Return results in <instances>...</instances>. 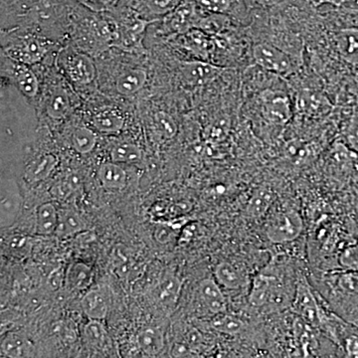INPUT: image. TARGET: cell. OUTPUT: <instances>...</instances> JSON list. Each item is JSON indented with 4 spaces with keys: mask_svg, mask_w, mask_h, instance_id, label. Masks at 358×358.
<instances>
[{
    "mask_svg": "<svg viewBox=\"0 0 358 358\" xmlns=\"http://www.w3.org/2000/svg\"><path fill=\"white\" fill-rule=\"evenodd\" d=\"M171 353L173 357H192L195 355L194 350L186 343H176Z\"/></svg>",
    "mask_w": 358,
    "mask_h": 358,
    "instance_id": "7bdbcfd3",
    "label": "cell"
},
{
    "mask_svg": "<svg viewBox=\"0 0 358 358\" xmlns=\"http://www.w3.org/2000/svg\"><path fill=\"white\" fill-rule=\"evenodd\" d=\"M157 18L148 20L131 11L119 21V38L115 46L126 51L140 50L143 47L141 44L148 25L157 22Z\"/></svg>",
    "mask_w": 358,
    "mask_h": 358,
    "instance_id": "30bf717a",
    "label": "cell"
},
{
    "mask_svg": "<svg viewBox=\"0 0 358 358\" xmlns=\"http://www.w3.org/2000/svg\"><path fill=\"white\" fill-rule=\"evenodd\" d=\"M182 281L178 275L169 274L162 278L157 288V298L162 305L174 307L180 296Z\"/></svg>",
    "mask_w": 358,
    "mask_h": 358,
    "instance_id": "d4e9b609",
    "label": "cell"
},
{
    "mask_svg": "<svg viewBox=\"0 0 358 358\" xmlns=\"http://www.w3.org/2000/svg\"><path fill=\"white\" fill-rule=\"evenodd\" d=\"M210 327L214 331L225 336H236L244 331L246 324L243 320L227 312L212 317Z\"/></svg>",
    "mask_w": 358,
    "mask_h": 358,
    "instance_id": "83f0119b",
    "label": "cell"
},
{
    "mask_svg": "<svg viewBox=\"0 0 358 358\" xmlns=\"http://www.w3.org/2000/svg\"><path fill=\"white\" fill-rule=\"evenodd\" d=\"M80 33V43L86 53L99 54L115 46L119 38V22L110 16H96L84 23Z\"/></svg>",
    "mask_w": 358,
    "mask_h": 358,
    "instance_id": "7a4b0ae2",
    "label": "cell"
},
{
    "mask_svg": "<svg viewBox=\"0 0 358 358\" xmlns=\"http://www.w3.org/2000/svg\"><path fill=\"white\" fill-rule=\"evenodd\" d=\"M78 2L96 13H107L115 8L120 0H77Z\"/></svg>",
    "mask_w": 358,
    "mask_h": 358,
    "instance_id": "b9f144b4",
    "label": "cell"
},
{
    "mask_svg": "<svg viewBox=\"0 0 358 358\" xmlns=\"http://www.w3.org/2000/svg\"><path fill=\"white\" fill-rule=\"evenodd\" d=\"M345 145L358 154V108L353 110L343 129Z\"/></svg>",
    "mask_w": 358,
    "mask_h": 358,
    "instance_id": "74e56055",
    "label": "cell"
},
{
    "mask_svg": "<svg viewBox=\"0 0 358 358\" xmlns=\"http://www.w3.org/2000/svg\"><path fill=\"white\" fill-rule=\"evenodd\" d=\"M197 6L204 13L224 15H245L247 4L245 0H196Z\"/></svg>",
    "mask_w": 358,
    "mask_h": 358,
    "instance_id": "603a6c76",
    "label": "cell"
},
{
    "mask_svg": "<svg viewBox=\"0 0 358 358\" xmlns=\"http://www.w3.org/2000/svg\"><path fill=\"white\" fill-rule=\"evenodd\" d=\"M336 46L341 58L352 66H358V27H346L336 34Z\"/></svg>",
    "mask_w": 358,
    "mask_h": 358,
    "instance_id": "2e32d148",
    "label": "cell"
},
{
    "mask_svg": "<svg viewBox=\"0 0 358 358\" xmlns=\"http://www.w3.org/2000/svg\"><path fill=\"white\" fill-rule=\"evenodd\" d=\"M182 0H141L143 8L155 17H164L180 4Z\"/></svg>",
    "mask_w": 358,
    "mask_h": 358,
    "instance_id": "8d00e7d4",
    "label": "cell"
},
{
    "mask_svg": "<svg viewBox=\"0 0 358 358\" xmlns=\"http://www.w3.org/2000/svg\"><path fill=\"white\" fill-rule=\"evenodd\" d=\"M148 81L147 71L134 68L122 72L115 81V89L122 96H133L138 93Z\"/></svg>",
    "mask_w": 358,
    "mask_h": 358,
    "instance_id": "d6986e66",
    "label": "cell"
},
{
    "mask_svg": "<svg viewBox=\"0 0 358 358\" xmlns=\"http://www.w3.org/2000/svg\"><path fill=\"white\" fill-rule=\"evenodd\" d=\"M110 159L117 164H138L143 159V152L131 143H121L110 150Z\"/></svg>",
    "mask_w": 358,
    "mask_h": 358,
    "instance_id": "836d02e7",
    "label": "cell"
},
{
    "mask_svg": "<svg viewBox=\"0 0 358 358\" xmlns=\"http://www.w3.org/2000/svg\"><path fill=\"white\" fill-rule=\"evenodd\" d=\"M1 64V72L6 73V76L13 80L23 95L27 98H34L37 95L39 90L38 79L29 65L16 62L7 56L2 59Z\"/></svg>",
    "mask_w": 358,
    "mask_h": 358,
    "instance_id": "4fadbf2b",
    "label": "cell"
},
{
    "mask_svg": "<svg viewBox=\"0 0 358 358\" xmlns=\"http://www.w3.org/2000/svg\"><path fill=\"white\" fill-rule=\"evenodd\" d=\"M230 18V16L224 14L204 13L196 28L211 36H219L224 32L229 31L232 26Z\"/></svg>",
    "mask_w": 358,
    "mask_h": 358,
    "instance_id": "4dcf8cb0",
    "label": "cell"
},
{
    "mask_svg": "<svg viewBox=\"0 0 358 358\" xmlns=\"http://www.w3.org/2000/svg\"><path fill=\"white\" fill-rule=\"evenodd\" d=\"M65 275L63 274L62 270L58 268V270L54 271L49 275L48 284L51 289H57L62 286V282L65 281Z\"/></svg>",
    "mask_w": 358,
    "mask_h": 358,
    "instance_id": "ee69618b",
    "label": "cell"
},
{
    "mask_svg": "<svg viewBox=\"0 0 358 358\" xmlns=\"http://www.w3.org/2000/svg\"><path fill=\"white\" fill-rule=\"evenodd\" d=\"M203 13L196 0H182L174 10L162 17L159 32L167 35L183 34L197 27Z\"/></svg>",
    "mask_w": 358,
    "mask_h": 358,
    "instance_id": "52a82bcc",
    "label": "cell"
},
{
    "mask_svg": "<svg viewBox=\"0 0 358 358\" xmlns=\"http://www.w3.org/2000/svg\"><path fill=\"white\" fill-rule=\"evenodd\" d=\"M98 178L107 189L122 190L127 185L128 176L124 169L117 162H105L98 169Z\"/></svg>",
    "mask_w": 358,
    "mask_h": 358,
    "instance_id": "44dd1931",
    "label": "cell"
},
{
    "mask_svg": "<svg viewBox=\"0 0 358 358\" xmlns=\"http://www.w3.org/2000/svg\"><path fill=\"white\" fill-rule=\"evenodd\" d=\"M176 42L181 48L199 60L211 62V59H213L217 51L215 38L199 28H193L189 31L178 35Z\"/></svg>",
    "mask_w": 358,
    "mask_h": 358,
    "instance_id": "8fae6325",
    "label": "cell"
},
{
    "mask_svg": "<svg viewBox=\"0 0 358 358\" xmlns=\"http://www.w3.org/2000/svg\"><path fill=\"white\" fill-rule=\"evenodd\" d=\"M59 64L71 81L76 84H91L96 76L95 63L86 52L66 49L59 56Z\"/></svg>",
    "mask_w": 358,
    "mask_h": 358,
    "instance_id": "9c48e42d",
    "label": "cell"
},
{
    "mask_svg": "<svg viewBox=\"0 0 358 358\" xmlns=\"http://www.w3.org/2000/svg\"><path fill=\"white\" fill-rule=\"evenodd\" d=\"M260 112L266 122L285 126L293 117V105L286 92L267 89L259 95Z\"/></svg>",
    "mask_w": 358,
    "mask_h": 358,
    "instance_id": "8992f818",
    "label": "cell"
},
{
    "mask_svg": "<svg viewBox=\"0 0 358 358\" xmlns=\"http://www.w3.org/2000/svg\"><path fill=\"white\" fill-rule=\"evenodd\" d=\"M264 230L272 243H291L303 233V220L301 214L294 209H279L268 215Z\"/></svg>",
    "mask_w": 358,
    "mask_h": 358,
    "instance_id": "277c9868",
    "label": "cell"
},
{
    "mask_svg": "<svg viewBox=\"0 0 358 358\" xmlns=\"http://www.w3.org/2000/svg\"><path fill=\"white\" fill-rule=\"evenodd\" d=\"M294 313L303 322H307L313 329H319L324 320L327 308H324L317 298L315 291L310 288L307 280L299 279L296 282V296L293 307Z\"/></svg>",
    "mask_w": 358,
    "mask_h": 358,
    "instance_id": "ba28073f",
    "label": "cell"
},
{
    "mask_svg": "<svg viewBox=\"0 0 358 358\" xmlns=\"http://www.w3.org/2000/svg\"><path fill=\"white\" fill-rule=\"evenodd\" d=\"M313 6L319 7L324 6L326 3H334V2H338V0H308Z\"/></svg>",
    "mask_w": 358,
    "mask_h": 358,
    "instance_id": "bcb514c9",
    "label": "cell"
},
{
    "mask_svg": "<svg viewBox=\"0 0 358 358\" xmlns=\"http://www.w3.org/2000/svg\"><path fill=\"white\" fill-rule=\"evenodd\" d=\"M98 136L93 129L87 127H77L71 134V145L80 155H88L95 150Z\"/></svg>",
    "mask_w": 358,
    "mask_h": 358,
    "instance_id": "1f68e13d",
    "label": "cell"
},
{
    "mask_svg": "<svg viewBox=\"0 0 358 358\" xmlns=\"http://www.w3.org/2000/svg\"><path fill=\"white\" fill-rule=\"evenodd\" d=\"M57 164V157L52 154L42 155L35 157L26 167V180L30 183H37L44 180L53 173Z\"/></svg>",
    "mask_w": 358,
    "mask_h": 358,
    "instance_id": "ffe728a7",
    "label": "cell"
},
{
    "mask_svg": "<svg viewBox=\"0 0 358 358\" xmlns=\"http://www.w3.org/2000/svg\"><path fill=\"white\" fill-rule=\"evenodd\" d=\"M37 0H1L2 18L4 16H27Z\"/></svg>",
    "mask_w": 358,
    "mask_h": 358,
    "instance_id": "d590c367",
    "label": "cell"
},
{
    "mask_svg": "<svg viewBox=\"0 0 358 358\" xmlns=\"http://www.w3.org/2000/svg\"><path fill=\"white\" fill-rule=\"evenodd\" d=\"M220 66L208 61H185L179 64V73L183 83L190 87H200L210 83L223 72Z\"/></svg>",
    "mask_w": 358,
    "mask_h": 358,
    "instance_id": "7c38bea8",
    "label": "cell"
},
{
    "mask_svg": "<svg viewBox=\"0 0 358 358\" xmlns=\"http://www.w3.org/2000/svg\"><path fill=\"white\" fill-rule=\"evenodd\" d=\"M92 126L96 131L105 134H117L124 127V115L115 109H106L92 117Z\"/></svg>",
    "mask_w": 358,
    "mask_h": 358,
    "instance_id": "ac0fdd59",
    "label": "cell"
},
{
    "mask_svg": "<svg viewBox=\"0 0 358 358\" xmlns=\"http://www.w3.org/2000/svg\"><path fill=\"white\" fill-rule=\"evenodd\" d=\"M82 308L89 320H103L108 315V303L105 296L98 289L85 294L81 301Z\"/></svg>",
    "mask_w": 358,
    "mask_h": 358,
    "instance_id": "4316f807",
    "label": "cell"
},
{
    "mask_svg": "<svg viewBox=\"0 0 358 358\" xmlns=\"http://www.w3.org/2000/svg\"><path fill=\"white\" fill-rule=\"evenodd\" d=\"M136 345L148 357H155L164 348V336L157 327H148L141 329L136 334Z\"/></svg>",
    "mask_w": 358,
    "mask_h": 358,
    "instance_id": "7402d4cb",
    "label": "cell"
},
{
    "mask_svg": "<svg viewBox=\"0 0 358 358\" xmlns=\"http://www.w3.org/2000/svg\"><path fill=\"white\" fill-rule=\"evenodd\" d=\"M173 230L169 229L167 227L157 228V239L159 240L162 243H166V242L171 241V238H173Z\"/></svg>",
    "mask_w": 358,
    "mask_h": 358,
    "instance_id": "f6af8a7d",
    "label": "cell"
},
{
    "mask_svg": "<svg viewBox=\"0 0 358 358\" xmlns=\"http://www.w3.org/2000/svg\"><path fill=\"white\" fill-rule=\"evenodd\" d=\"M326 282L334 294L341 299V310L346 320L358 319V272L339 270L327 273Z\"/></svg>",
    "mask_w": 358,
    "mask_h": 358,
    "instance_id": "3957f363",
    "label": "cell"
},
{
    "mask_svg": "<svg viewBox=\"0 0 358 358\" xmlns=\"http://www.w3.org/2000/svg\"><path fill=\"white\" fill-rule=\"evenodd\" d=\"M339 268L358 272V241L346 245L339 252Z\"/></svg>",
    "mask_w": 358,
    "mask_h": 358,
    "instance_id": "f35d334b",
    "label": "cell"
},
{
    "mask_svg": "<svg viewBox=\"0 0 358 358\" xmlns=\"http://www.w3.org/2000/svg\"><path fill=\"white\" fill-rule=\"evenodd\" d=\"M71 103L69 96L64 90H55L46 103V112L54 120L64 119L69 114Z\"/></svg>",
    "mask_w": 358,
    "mask_h": 358,
    "instance_id": "d6a6232c",
    "label": "cell"
},
{
    "mask_svg": "<svg viewBox=\"0 0 358 358\" xmlns=\"http://www.w3.org/2000/svg\"><path fill=\"white\" fill-rule=\"evenodd\" d=\"M214 277L220 287L229 291L243 288L247 282L244 271L229 262L219 263L214 270Z\"/></svg>",
    "mask_w": 358,
    "mask_h": 358,
    "instance_id": "e0dca14e",
    "label": "cell"
},
{
    "mask_svg": "<svg viewBox=\"0 0 358 358\" xmlns=\"http://www.w3.org/2000/svg\"><path fill=\"white\" fill-rule=\"evenodd\" d=\"M108 338L102 320H90L84 327V338L87 345L94 348H102Z\"/></svg>",
    "mask_w": 358,
    "mask_h": 358,
    "instance_id": "e575fe53",
    "label": "cell"
},
{
    "mask_svg": "<svg viewBox=\"0 0 358 358\" xmlns=\"http://www.w3.org/2000/svg\"><path fill=\"white\" fill-rule=\"evenodd\" d=\"M2 46L7 57L29 66L39 63L49 50L47 40L29 33L2 35Z\"/></svg>",
    "mask_w": 358,
    "mask_h": 358,
    "instance_id": "6da1fadb",
    "label": "cell"
},
{
    "mask_svg": "<svg viewBox=\"0 0 358 358\" xmlns=\"http://www.w3.org/2000/svg\"><path fill=\"white\" fill-rule=\"evenodd\" d=\"M254 63L263 70L274 73L280 76L294 74L300 67L298 59L270 43H257L252 48Z\"/></svg>",
    "mask_w": 358,
    "mask_h": 358,
    "instance_id": "5b68a950",
    "label": "cell"
},
{
    "mask_svg": "<svg viewBox=\"0 0 358 358\" xmlns=\"http://www.w3.org/2000/svg\"><path fill=\"white\" fill-rule=\"evenodd\" d=\"M93 268L81 262L73 263L66 272L65 282L75 291H85L93 282Z\"/></svg>",
    "mask_w": 358,
    "mask_h": 358,
    "instance_id": "484cf974",
    "label": "cell"
},
{
    "mask_svg": "<svg viewBox=\"0 0 358 358\" xmlns=\"http://www.w3.org/2000/svg\"><path fill=\"white\" fill-rule=\"evenodd\" d=\"M196 294L201 308L212 317L227 312V300L215 279L201 280L197 286Z\"/></svg>",
    "mask_w": 358,
    "mask_h": 358,
    "instance_id": "5bb4252c",
    "label": "cell"
},
{
    "mask_svg": "<svg viewBox=\"0 0 358 358\" xmlns=\"http://www.w3.org/2000/svg\"><path fill=\"white\" fill-rule=\"evenodd\" d=\"M0 219L1 227H9L15 222L22 206V197L17 186H7L2 181Z\"/></svg>",
    "mask_w": 358,
    "mask_h": 358,
    "instance_id": "9a60e30c",
    "label": "cell"
},
{
    "mask_svg": "<svg viewBox=\"0 0 358 358\" xmlns=\"http://www.w3.org/2000/svg\"><path fill=\"white\" fill-rule=\"evenodd\" d=\"M1 352L7 357H27L32 353L31 343L22 334L11 333L2 339Z\"/></svg>",
    "mask_w": 358,
    "mask_h": 358,
    "instance_id": "f1b7e54d",
    "label": "cell"
},
{
    "mask_svg": "<svg viewBox=\"0 0 358 358\" xmlns=\"http://www.w3.org/2000/svg\"><path fill=\"white\" fill-rule=\"evenodd\" d=\"M87 229V224L83 218L73 210L59 212V223L56 235L59 237H69L83 232Z\"/></svg>",
    "mask_w": 358,
    "mask_h": 358,
    "instance_id": "f546056e",
    "label": "cell"
},
{
    "mask_svg": "<svg viewBox=\"0 0 358 358\" xmlns=\"http://www.w3.org/2000/svg\"><path fill=\"white\" fill-rule=\"evenodd\" d=\"M272 194L268 192H259L252 197L248 205V211L252 216L259 217L266 213L270 208Z\"/></svg>",
    "mask_w": 358,
    "mask_h": 358,
    "instance_id": "ab89813d",
    "label": "cell"
},
{
    "mask_svg": "<svg viewBox=\"0 0 358 358\" xmlns=\"http://www.w3.org/2000/svg\"><path fill=\"white\" fill-rule=\"evenodd\" d=\"M59 223V211L52 202L38 206L36 210V232L42 236L56 234Z\"/></svg>",
    "mask_w": 358,
    "mask_h": 358,
    "instance_id": "cb8c5ba5",
    "label": "cell"
},
{
    "mask_svg": "<svg viewBox=\"0 0 358 358\" xmlns=\"http://www.w3.org/2000/svg\"><path fill=\"white\" fill-rule=\"evenodd\" d=\"M352 322L353 324H355V326H357L358 327V319L352 320V322Z\"/></svg>",
    "mask_w": 358,
    "mask_h": 358,
    "instance_id": "7dc6e473",
    "label": "cell"
},
{
    "mask_svg": "<svg viewBox=\"0 0 358 358\" xmlns=\"http://www.w3.org/2000/svg\"><path fill=\"white\" fill-rule=\"evenodd\" d=\"M155 124L164 138L171 140L176 136L178 131V124L171 115L160 110L155 114Z\"/></svg>",
    "mask_w": 358,
    "mask_h": 358,
    "instance_id": "60d3db41",
    "label": "cell"
}]
</instances>
